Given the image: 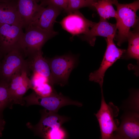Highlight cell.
Listing matches in <instances>:
<instances>
[{"label": "cell", "mask_w": 139, "mask_h": 139, "mask_svg": "<svg viewBox=\"0 0 139 139\" xmlns=\"http://www.w3.org/2000/svg\"><path fill=\"white\" fill-rule=\"evenodd\" d=\"M112 2L117 8L116 24L118 31L116 39L117 44L120 46L127 40L130 28L138 23L136 12L139 8V0L126 4L119 3L117 0H112Z\"/></svg>", "instance_id": "obj_1"}, {"label": "cell", "mask_w": 139, "mask_h": 139, "mask_svg": "<svg viewBox=\"0 0 139 139\" xmlns=\"http://www.w3.org/2000/svg\"><path fill=\"white\" fill-rule=\"evenodd\" d=\"M119 112L118 108L112 102L107 103L102 94L100 108L95 114L100 126L101 139H112L120 124L117 118Z\"/></svg>", "instance_id": "obj_2"}, {"label": "cell", "mask_w": 139, "mask_h": 139, "mask_svg": "<svg viewBox=\"0 0 139 139\" xmlns=\"http://www.w3.org/2000/svg\"><path fill=\"white\" fill-rule=\"evenodd\" d=\"M57 34L54 31H49L36 26L30 25L25 29L21 43V48L24 54L28 56L41 50L45 44Z\"/></svg>", "instance_id": "obj_3"}, {"label": "cell", "mask_w": 139, "mask_h": 139, "mask_svg": "<svg viewBox=\"0 0 139 139\" xmlns=\"http://www.w3.org/2000/svg\"><path fill=\"white\" fill-rule=\"evenodd\" d=\"M115 36V34L109 36L106 39L107 48L100 66L98 70L91 73L89 76L90 81L99 84L101 94L103 93L102 86L106 71L126 51L125 49L119 48L116 46L114 41Z\"/></svg>", "instance_id": "obj_4"}, {"label": "cell", "mask_w": 139, "mask_h": 139, "mask_svg": "<svg viewBox=\"0 0 139 139\" xmlns=\"http://www.w3.org/2000/svg\"><path fill=\"white\" fill-rule=\"evenodd\" d=\"M51 72L53 85L55 84L62 86L67 82L70 75L75 67L77 59L76 57L66 55L47 59Z\"/></svg>", "instance_id": "obj_5"}, {"label": "cell", "mask_w": 139, "mask_h": 139, "mask_svg": "<svg viewBox=\"0 0 139 139\" xmlns=\"http://www.w3.org/2000/svg\"><path fill=\"white\" fill-rule=\"evenodd\" d=\"M23 99L26 101L27 105H39L46 110L56 113L60 108L66 105H73L79 107L82 105L78 101L72 100L61 94L54 92L49 96L43 97L33 92L23 98Z\"/></svg>", "instance_id": "obj_6"}, {"label": "cell", "mask_w": 139, "mask_h": 139, "mask_svg": "<svg viewBox=\"0 0 139 139\" xmlns=\"http://www.w3.org/2000/svg\"><path fill=\"white\" fill-rule=\"evenodd\" d=\"M29 69L28 64L17 71L13 75L8 83L10 103L22 104L23 96L32 86L28 77Z\"/></svg>", "instance_id": "obj_7"}, {"label": "cell", "mask_w": 139, "mask_h": 139, "mask_svg": "<svg viewBox=\"0 0 139 139\" xmlns=\"http://www.w3.org/2000/svg\"><path fill=\"white\" fill-rule=\"evenodd\" d=\"M21 25L5 24L0 25V52L6 54L12 50L21 48L24 33Z\"/></svg>", "instance_id": "obj_8"}, {"label": "cell", "mask_w": 139, "mask_h": 139, "mask_svg": "<svg viewBox=\"0 0 139 139\" xmlns=\"http://www.w3.org/2000/svg\"><path fill=\"white\" fill-rule=\"evenodd\" d=\"M20 48L15 49L4 55L0 64V80L8 83L14 74L27 64Z\"/></svg>", "instance_id": "obj_9"}, {"label": "cell", "mask_w": 139, "mask_h": 139, "mask_svg": "<svg viewBox=\"0 0 139 139\" xmlns=\"http://www.w3.org/2000/svg\"><path fill=\"white\" fill-rule=\"evenodd\" d=\"M126 111L121 118V123L112 139H139V111L128 110Z\"/></svg>", "instance_id": "obj_10"}, {"label": "cell", "mask_w": 139, "mask_h": 139, "mask_svg": "<svg viewBox=\"0 0 139 139\" xmlns=\"http://www.w3.org/2000/svg\"><path fill=\"white\" fill-rule=\"evenodd\" d=\"M40 120L36 125L30 127L36 134L42 138L47 139L51 132L53 130L61 127L62 125L68 119L59 115L56 112L42 111Z\"/></svg>", "instance_id": "obj_11"}, {"label": "cell", "mask_w": 139, "mask_h": 139, "mask_svg": "<svg viewBox=\"0 0 139 139\" xmlns=\"http://www.w3.org/2000/svg\"><path fill=\"white\" fill-rule=\"evenodd\" d=\"M68 14L60 24L63 29L73 36L85 34L95 23L86 19L78 10Z\"/></svg>", "instance_id": "obj_12"}, {"label": "cell", "mask_w": 139, "mask_h": 139, "mask_svg": "<svg viewBox=\"0 0 139 139\" xmlns=\"http://www.w3.org/2000/svg\"><path fill=\"white\" fill-rule=\"evenodd\" d=\"M41 0H18L17 8L23 28L27 29L40 17L44 7L38 3Z\"/></svg>", "instance_id": "obj_13"}, {"label": "cell", "mask_w": 139, "mask_h": 139, "mask_svg": "<svg viewBox=\"0 0 139 139\" xmlns=\"http://www.w3.org/2000/svg\"><path fill=\"white\" fill-rule=\"evenodd\" d=\"M117 29L116 24L110 23L106 20L100 18L99 21L95 23L89 31L84 35L83 38L90 45L93 46L96 39V37H107L112 34H116Z\"/></svg>", "instance_id": "obj_14"}, {"label": "cell", "mask_w": 139, "mask_h": 139, "mask_svg": "<svg viewBox=\"0 0 139 139\" xmlns=\"http://www.w3.org/2000/svg\"><path fill=\"white\" fill-rule=\"evenodd\" d=\"M28 57V59L26 60L29 69L33 72H37L47 78L50 84L53 86L49 64L47 59L43 56L42 51L36 52Z\"/></svg>", "instance_id": "obj_15"}, {"label": "cell", "mask_w": 139, "mask_h": 139, "mask_svg": "<svg viewBox=\"0 0 139 139\" xmlns=\"http://www.w3.org/2000/svg\"><path fill=\"white\" fill-rule=\"evenodd\" d=\"M62 10L55 6L45 7L39 18L31 25L48 31H53L56 19Z\"/></svg>", "instance_id": "obj_16"}, {"label": "cell", "mask_w": 139, "mask_h": 139, "mask_svg": "<svg viewBox=\"0 0 139 139\" xmlns=\"http://www.w3.org/2000/svg\"><path fill=\"white\" fill-rule=\"evenodd\" d=\"M17 4V2H0V25L7 24L21 25L23 27Z\"/></svg>", "instance_id": "obj_17"}, {"label": "cell", "mask_w": 139, "mask_h": 139, "mask_svg": "<svg viewBox=\"0 0 139 139\" xmlns=\"http://www.w3.org/2000/svg\"><path fill=\"white\" fill-rule=\"evenodd\" d=\"M112 5V0H98L94 2L92 6L96 10L100 18L107 20L116 18L117 11Z\"/></svg>", "instance_id": "obj_18"}, {"label": "cell", "mask_w": 139, "mask_h": 139, "mask_svg": "<svg viewBox=\"0 0 139 139\" xmlns=\"http://www.w3.org/2000/svg\"><path fill=\"white\" fill-rule=\"evenodd\" d=\"M127 40L128 46L125 57L126 59L134 58L138 62L139 59V33L138 28L130 31Z\"/></svg>", "instance_id": "obj_19"}, {"label": "cell", "mask_w": 139, "mask_h": 139, "mask_svg": "<svg viewBox=\"0 0 139 139\" xmlns=\"http://www.w3.org/2000/svg\"><path fill=\"white\" fill-rule=\"evenodd\" d=\"M94 0H68L67 7L64 11L68 14L81 8L92 7Z\"/></svg>", "instance_id": "obj_20"}, {"label": "cell", "mask_w": 139, "mask_h": 139, "mask_svg": "<svg viewBox=\"0 0 139 139\" xmlns=\"http://www.w3.org/2000/svg\"><path fill=\"white\" fill-rule=\"evenodd\" d=\"M8 83L0 80V112L10 103Z\"/></svg>", "instance_id": "obj_21"}, {"label": "cell", "mask_w": 139, "mask_h": 139, "mask_svg": "<svg viewBox=\"0 0 139 139\" xmlns=\"http://www.w3.org/2000/svg\"><path fill=\"white\" fill-rule=\"evenodd\" d=\"M51 85L48 83L42 84L32 89L37 95L43 97L51 95L53 92Z\"/></svg>", "instance_id": "obj_22"}, {"label": "cell", "mask_w": 139, "mask_h": 139, "mask_svg": "<svg viewBox=\"0 0 139 139\" xmlns=\"http://www.w3.org/2000/svg\"><path fill=\"white\" fill-rule=\"evenodd\" d=\"M40 2V5L43 6L51 5L64 11L67 7L68 0H41Z\"/></svg>", "instance_id": "obj_23"}, {"label": "cell", "mask_w": 139, "mask_h": 139, "mask_svg": "<svg viewBox=\"0 0 139 139\" xmlns=\"http://www.w3.org/2000/svg\"><path fill=\"white\" fill-rule=\"evenodd\" d=\"M30 80L32 86L31 89H32L45 83H48L50 84L47 78L35 72H33Z\"/></svg>", "instance_id": "obj_24"}, {"label": "cell", "mask_w": 139, "mask_h": 139, "mask_svg": "<svg viewBox=\"0 0 139 139\" xmlns=\"http://www.w3.org/2000/svg\"><path fill=\"white\" fill-rule=\"evenodd\" d=\"M65 132L61 127L55 129L50 133L48 137L49 139H64L65 137Z\"/></svg>", "instance_id": "obj_25"}, {"label": "cell", "mask_w": 139, "mask_h": 139, "mask_svg": "<svg viewBox=\"0 0 139 139\" xmlns=\"http://www.w3.org/2000/svg\"><path fill=\"white\" fill-rule=\"evenodd\" d=\"M0 112V136H2V132L4 129L5 122L2 117Z\"/></svg>", "instance_id": "obj_26"}, {"label": "cell", "mask_w": 139, "mask_h": 139, "mask_svg": "<svg viewBox=\"0 0 139 139\" xmlns=\"http://www.w3.org/2000/svg\"><path fill=\"white\" fill-rule=\"evenodd\" d=\"M18 0H0V2H17Z\"/></svg>", "instance_id": "obj_27"}, {"label": "cell", "mask_w": 139, "mask_h": 139, "mask_svg": "<svg viewBox=\"0 0 139 139\" xmlns=\"http://www.w3.org/2000/svg\"><path fill=\"white\" fill-rule=\"evenodd\" d=\"M1 54L0 52V63H1V61H0V57H1Z\"/></svg>", "instance_id": "obj_28"}, {"label": "cell", "mask_w": 139, "mask_h": 139, "mask_svg": "<svg viewBox=\"0 0 139 139\" xmlns=\"http://www.w3.org/2000/svg\"><path fill=\"white\" fill-rule=\"evenodd\" d=\"M95 1H97V0H94Z\"/></svg>", "instance_id": "obj_29"}]
</instances>
